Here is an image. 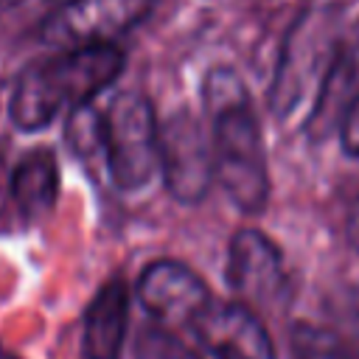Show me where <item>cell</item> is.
I'll return each mask as SVG.
<instances>
[{
    "label": "cell",
    "instance_id": "4fadbf2b",
    "mask_svg": "<svg viewBox=\"0 0 359 359\" xmlns=\"http://www.w3.org/2000/svg\"><path fill=\"white\" fill-rule=\"evenodd\" d=\"M337 135H339L342 151H345L348 157H359V98H356V101L351 104V109L345 112V118H342Z\"/></svg>",
    "mask_w": 359,
    "mask_h": 359
},
{
    "label": "cell",
    "instance_id": "7c38bea8",
    "mask_svg": "<svg viewBox=\"0 0 359 359\" xmlns=\"http://www.w3.org/2000/svg\"><path fill=\"white\" fill-rule=\"evenodd\" d=\"M292 356L294 359H353L345 342L328 331L309 323H297L292 328Z\"/></svg>",
    "mask_w": 359,
    "mask_h": 359
},
{
    "label": "cell",
    "instance_id": "30bf717a",
    "mask_svg": "<svg viewBox=\"0 0 359 359\" xmlns=\"http://www.w3.org/2000/svg\"><path fill=\"white\" fill-rule=\"evenodd\" d=\"M129 323V286L109 278L87 303L81 320V348L87 359H121Z\"/></svg>",
    "mask_w": 359,
    "mask_h": 359
},
{
    "label": "cell",
    "instance_id": "5b68a950",
    "mask_svg": "<svg viewBox=\"0 0 359 359\" xmlns=\"http://www.w3.org/2000/svg\"><path fill=\"white\" fill-rule=\"evenodd\" d=\"M160 174L180 205H199L213 185L210 135L185 109L160 123Z\"/></svg>",
    "mask_w": 359,
    "mask_h": 359
},
{
    "label": "cell",
    "instance_id": "9a60e30c",
    "mask_svg": "<svg viewBox=\"0 0 359 359\" xmlns=\"http://www.w3.org/2000/svg\"><path fill=\"white\" fill-rule=\"evenodd\" d=\"M50 3H56V6H59V3H65V0H50Z\"/></svg>",
    "mask_w": 359,
    "mask_h": 359
},
{
    "label": "cell",
    "instance_id": "6da1fadb",
    "mask_svg": "<svg viewBox=\"0 0 359 359\" xmlns=\"http://www.w3.org/2000/svg\"><path fill=\"white\" fill-rule=\"evenodd\" d=\"M202 101L210 118L213 180L244 216L264 213L269 202V165L244 81L230 67H216L205 79Z\"/></svg>",
    "mask_w": 359,
    "mask_h": 359
},
{
    "label": "cell",
    "instance_id": "277c9868",
    "mask_svg": "<svg viewBox=\"0 0 359 359\" xmlns=\"http://www.w3.org/2000/svg\"><path fill=\"white\" fill-rule=\"evenodd\" d=\"M157 0H65L53 6L42 25L39 42L59 50L115 45V39L135 31Z\"/></svg>",
    "mask_w": 359,
    "mask_h": 359
},
{
    "label": "cell",
    "instance_id": "ba28073f",
    "mask_svg": "<svg viewBox=\"0 0 359 359\" xmlns=\"http://www.w3.org/2000/svg\"><path fill=\"white\" fill-rule=\"evenodd\" d=\"M224 280L236 294V300L250 309L272 303L286 283L283 255L278 244L255 227H244L233 233L227 247Z\"/></svg>",
    "mask_w": 359,
    "mask_h": 359
},
{
    "label": "cell",
    "instance_id": "7a4b0ae2",
    "mask_svg": "<svg viewBox=\"0 0 359 359\" xmlns=\"http://www.w3.org/2000/svg\"><path fill=\"white\" fill-rule=\"evenodd\" d=\"M126 53L118 45L59 50L25 65L8 95V118L22 132H39L59 115L90 107L123 73Z\"/></svg>",
    "mask_w": 359,
    "mask_h": 359
},
{
    "label": "cell",
    "instance_id": "52a82bcc",
    "mask_svg": "<svg viewBox=\"0 0 359 359\" xmlns=\"http://www.w3.org/2000/svg\"><path fill=\"white\" fill-rule=\"evenodd\" d=\"M140 306L163 325H185L210 303V289L199 272L174 258H157L137 278Z\"/></svg>",
    "mask_w": 359,
    "mask_h": 359
},
{
    "label": "cell",
    "instance_id": "8992f818",
    "mask_svg": "<svg viewBox=\"0 0 359 359\" xmlns=\"http://www.w3.org/2000/svg\"><path fill=\"white\" fill-rule=\"evenodd\" d=\"M194 342L210 359H275V342L258 314L238 300H216L188 323Z\"/></svg>",
    "mask_w": 359,
    "mask_h": 359
},
{
    "label": "cell",
    "instance_id": "3957f363",
    "mask_svg": "<svg viewBox=\"0 0 359 359\" xmlns=\"http://www.w3.org/2000/svg\"><path fill=\"white\" fill-rule=\"evenodd\" d=\"M98 135L107 177L118 191H137L160 171V121L143 93H118L98 115Z\"/></svg>",
    "mask_w": 359,
    "mask_h": 359
},
{
    "label": "cell",
    "instance_id": "9c48e42d",
    "mask_svg": "<svg viewBox=\"0 0 359 359\" xmlns=\"http://www.w3.org/2000/svg\"><path fill=\"white\" fill-rule=\"evenodd\" d=\"M356 98H359V25L348 42H337V50L311 101V112L303 123L306 135L311 140H323L334 135Z\"/></svg>",
    "mask_w": 359,
    "mask_h": 359
},
{
    "label": "cell",
    "instance_id": "2e32d148",
    "mask_svg": "<svg viewBox=\"0 0 359 359\" xmlns=\"http://www.w3.org/2000/svg\"><path fill=\"white\" fill-rule=\"evenodd\" d=\"M356 314H359V303H356Z\"/></svg>",
    "mask_w": 359,
    "mask_h": 359
},
{
    "label": "cell",
    "instance_id": "5bb4252c",
    "mask_svg": "<svg viewBox=\"0 0 359 359\" xmlns=\"http://www.w3.org/2000/svg\"><path fill=\"white\" fill-rule=\"evenodd\" d=\"M14 3H20V0H0V11L8 8V6H14Z\"/></svg>",
    "mask_w": 359,
    "mask_h": 359
},
{
    "label": "cell",
    "instance_id": "8fae6325",
    "mask_svg": "<svg viewBox=\"0 0 359 359\" xmlns=\"http://www.w3.org/2000/svg\"><path fill=\"white\" fill-rule=\"evenodd\" d=\"M11 199L28 222L48 216L59 196V163L53 149L36 146L25 151L11 168Z\"/></svg>",
    "mask_w": 359,
    "mask_h": 359
}]
</instances>
